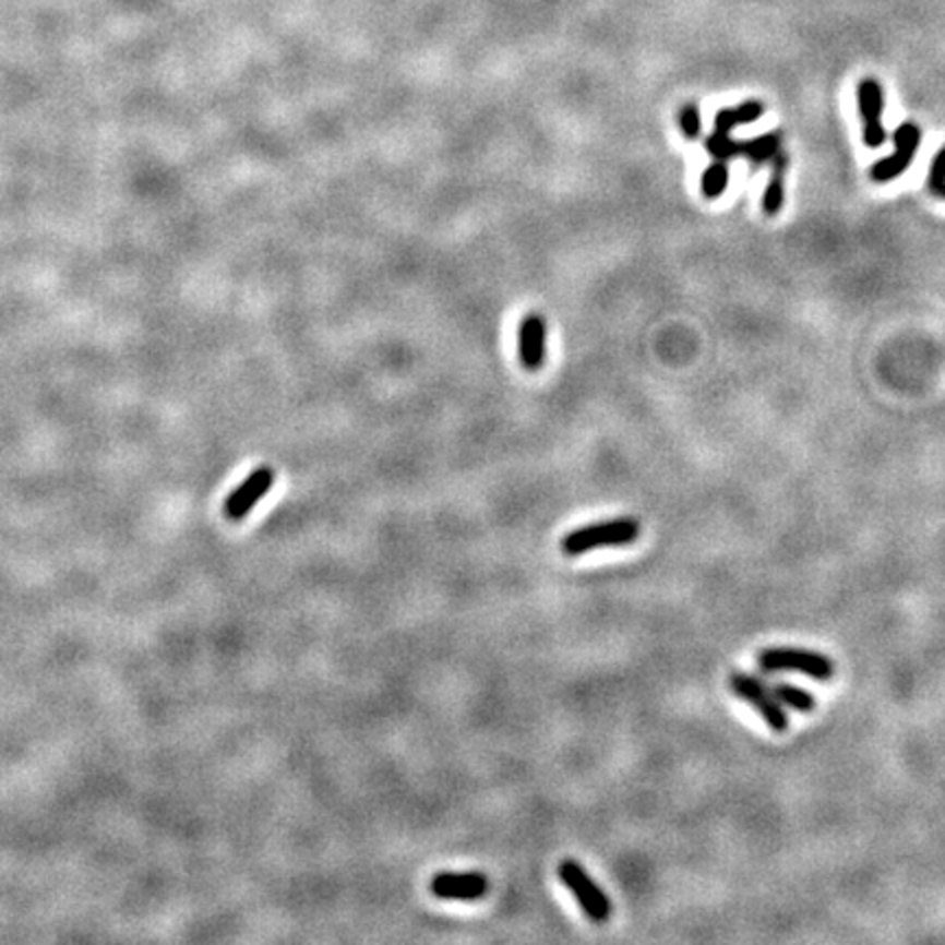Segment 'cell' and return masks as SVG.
<instances>
[{
  "mask_svg": "<svg viewBox=\"0 0 945 945\" xmlns=\"http://www.w3.org/2000/svg\"><path fill=\"white\" fill-rule=\"evenodd\" d=\"M642 524L635 517H620L578 528L563 537L561 550L565 557H583L602 548H624L639 539Z\"/></svg>",
  "mask_w": 945,
  "mask_h": 945,
  "instance_id": "cell-1",
  "label": "cell"
},
{
  "mask_svg": "<svg viewBox=\"0 0 945 945\" xmlns=\"http://www.w3.org/2000/svg\"><path fill=\"white\" fill-rule=\"evenodd\" d=\"M757 666L766 674L797 672L814 681H829L836 674V663L827 655L801 648H766L757 655Z\"/></svg>",
  "mask_w": 945,
  "mask_h": 945,
  "instance_id": "cell-2",
  "label": "cell"
},
{
  "mask_svg": "<svg viewBox=\"0 0 945 945\" xmlns=\"http://www.w3.org/2000/svg\"><path fill=\"white\" fill-rule=\"evenodd\" d=\"M559 877L567 886V890L576 897V901L581 904V908L585 910V914L591 921H596V923L609 921L611 910H613L611 899L607 897L602 886L596 884V880L587 873V869L578 860L565 858L559 864Z\"/></svg>",
  "mask_w": 945,
  "mask_h": 945,
  "instance_id": "cell-3",
  "label": "cell"
},
{
  "mask_svg": "<svg viewBox=\"0 0 945 945\" xmlns=\"http://www.w3.org/2000/svg\"><path fill=\"white\" fill-rule=\"evenodd\" d=\"M729 690L740 701H744L746 705L757 709V714L770 727V731H775V733L788 731L790 718H788L783 705L775 698L773 690H768L759 679L744 674V672H731L729 674Z\"/></svg>",
  "mask_w": 945,
  "mask_h": 945,
  "instance_id": "cell-4",
  "label": "cell"
},
{
  "mask_svg": "<svg viewBox=\"0 0 945 945\" xmlns=\"http://www.w3.org/2000/svg\"><path fill=\"white\" fill-rule=\"evenodd\" d=\"M274 480H276V473L272 466L254 468L224 502V515L230 522L246 519L252 513V509L272 491Z\"/></svg>",
  "mask_w": 945,
  "mask_h": 945,
  "instance_id": "cell-5",
  "label": "cell"
},
{
  "mask_svg": "<svg viewBox=\"0 0 945 945\" xmlns=\"http://www.w3.org/2000/svg\"><path fill=\"white\" fill-rule=\"evenodd\" d=\"M893 143H895V154L882 158L880 163H875L871 167V180L873 182H890V180L899 178L912 165L914 154H917L919 143H921V130L910 121L901 123L893 132Z\"/></svg>",
  "mask_w": 945,
  "mask_h": 945,
  "instance_id": "cell-6",
  "label": "cell"
},
{
  "mask_svg": "<svg viewBox=\"0 0 945 945\" xmlns=\"http://www.w3.org/2000/svg\"><path fill=\"white\" fill-rule=\"evenodd\" d=\"M489 888L491 882L482 871H466V873L442 871L435 873L429 882V893L433 897L451 899V901H478L487 897Z\"/></svg>",
  "mask_w": 945,
  "mask_h": 945,
  "instance_id": "cell-7",
  "label": "cell"
},
{
  "mask_svg": "<svg viewBox=\"0 0 945 945\" xmlns=\"http://www.w3.org/2000/svg\"><path fill=\"white\" fill-rule=\"evenodd\" d=\"M858 110L864 121V143L871 149H877L886 141V130L882 125L884 112V93L877 80H862L858 84Z\"/></svg>",
  "mask_w": 945,
  "mask_h": 945,
  "instance_id": "cell-8",
  "label": "cell"
},
{
  "mask_svg": "<svg viewBox=\"0 0 945 945\" xmlns=\"http://www.w3.org/2000/svg\"><path fill=\"white\" fill-rule=\"evenodd\" d=\"M519 361L526 370L537 372L548 361V322L539 313H528L519 322Z\"/></svg>",
  "mask_w": 945,
  "mask_h": 945,
  "instance_id": "cell-9",
  "label": "cell"
},
{
  "mask_svg": "<svg viewBox=\"0 0 945 945\" xmlns=\"http://www.w3.org/2000/svg\"><path fill=\"white\" fill-rule=\"evenodd\" d=\"M788 163H790L788 154H783L781 149L770 160L773 176H770L766 191H764V198H762V208L768 217H775L783 206V176L788 171Z\"/></svg>",
  "mask_w": 945,
  "mask_h": 945,
  "instance_id": "cell-10",
  "label": "cell"
},
{
  "mask_svg": "<svg viewBox=\"0 0 945 945\" xmlns=\"http://www.w3.org/2000/svg\"><path fill=\"white\" fill-rule=\"evenodd\" d=\"M762 115H764V104L762 101H744V104H740L735 108H725L714 119V132L729 134L733 128L753 123Z\"/></svg>",
  "mask_w": 945,
  "mask_h": 945,
  "instance_id": "cell-11",
  "label": "cell"
},
{
  "mask_svg": "<svg viewBox=\"0 0 945 945\" xmlns=\"http://www.w3.org/2000/svg\"><path fill=\"white\" fill-rule=\"evenodd\" d=\"M781 147V134L779 132H770V134H762L757 139L751 141H740V156L749 158L753 165H762L773 160V156L779 152Z\"/></svg>",
  "mask_w": 945,
  "mask_h": 945,
  "instance_id": "cell-12",
  "label": "cell"
},
{
  "mask_svg": "<svg viewBox=\"0 0 945 945\" xmlns=\"http://www.w3.org/2000/svg\"><path fill=\"white\" fill-rule=\"evenodd\" d=\"M770 690L783 707H790V709L801 711V714H810L816 709V696L803 687H797L790 683H775Z\"/></svg>",
  "mask_w": 945,
  "mask_h": 945,
  "instance_id": "cell-13",
  "label": "cell"
},
{
  "mask_svg": "<svg viewBox=\"0 0 945 945\" xmlns=\"http://www.w3.org/2000/svg\"><path fill=\"white\" fill-rule=\"evenodd\" d=\"M727 184H729V169L725 160H716L714 165H709L701 178V189L707 200H718L727 191Z\"/></svg>",
  "mask_w": 945,
  "mask_h": 945,
  "instance_id": "cell-14",
  "label": "cell"
},
{
  "mask_svg": "<svg viewBox=\"0 0 945 945\" xmlns=\"http://www.w3.org/2000/svg\"><path fill=\"white\" fill-rule=\"evenodd\" d=\"M705 149L716 158V160H729L740 156V141H733L729 134H718L714 132L711 136H707L705 141Z\"/></svg>",
  "mask_w": 945,
  "mask_h": 945,
  "instance_id": "cell-15",
  "label": "cell"
},
{
  "mask_svg": "<svg viewBox=\"0 0 945 945\" xmlns=\"http://www.w3.org/2000/svg\"><path fill=\"white\" fill-rule=\"evenodd\" d=\"M679 128L687 141H696L701 136L703 119H701V110L696 108V104H685L679 110Z\"/></svg>",
  "mask_w": 945,
  "mask_h": 945,
  "instance_id": "cell-16",
  "label": "cell"
},
{
  "mask_svg": "<svg viewBox=\"0 0 945 945\" xmlns=\"http://www.w3.org/2000/svg\"><path fill=\"white\" fill-rule=\"evenodd\" d=\"M928 187L936 198L945 200V147L934 156L932 160V169H930V178H928Z\"/></svg>",
  "mask_w": 945,
  "mask_h": 945,
  "instance_id": "cell-17",
  "label": "cell"
}]
</instances>
